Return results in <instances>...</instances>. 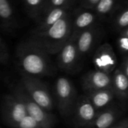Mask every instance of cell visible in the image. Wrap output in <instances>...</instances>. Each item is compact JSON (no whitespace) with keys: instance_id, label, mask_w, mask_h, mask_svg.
<instances>
[{"instance_id":"obj_1","label":"cell","mask_w":128,"mask_h":128,"mask_svg":"<svg viewBox=\"0 0 128 128\" xmlns=\"http://www.w3.org/2000/svg\"><path fill=\"white\" fill-rule=\"evenodd\" d=\"M16 62L21 75L39 78L51 76L56 71L50 55L28 38L18 44Z\"/></svg>"},{"instance_id":"obj_2","label":"cell","mask_w":128,"mask_h":128,"mask_svg":"<svg viewBox=\"0 0 128 128\" xmlns=\"http://www.w3.org/2000/svg\"><path fill=\"white\" fill-rule=\"evenodd\" d=\"M72 10L46 31L30 33L28 39L49 55H56L72 34Z\"/></svg>"},{"instance_id":"obj_3","label":"cell","mask_w":128,"mask_h":128,"mask_svg":"<svg viewBox=\"0 0 128 128\" xmlns=\"http://www.w3.org/2000/svg\"><path fill=\"white\" fill-rule=\"evenodd\" d=\"M54 93L61 116H71L78 97L76 89L71 81L63 76L58 78L54 86Z\"/></svg>"},{"instance_id":"obj_4","label":"cell","mask_w":128,"mask_h":128,"mask_svg":"<svg viewBox=\"0 0 128 128\" xmlns=\"http://www.w3.org/2000/svg\"><path fill=\"white\" fill-rule=\"evenodd\" d=\"M20 85L38 105L46 111L52 110L53 100L46 83L39 78L21 75Z\"/></svg>"},{"instance_id":"obj_5","label":"cell","mask_w":128,"mask_h":128,"mask_svg":"<svg viewBox=\"0 0 128 128\" xmlns=\"http://www.w3.org/2000/svg\"><path fill=\"white\" fill-rule=\"evenodd\" d=\"M13 93L15 94L23 103L27 116L32 118L44 128H52L56 122V118L50 112L46 111L38 105L26 93L22 86H16Z\"/></svg>"},{"instance_id":"obj_6","label":"cell","mask_w":128,"mask_h":128,"mask_svg":"<svg viewBox=\"0 0 128 128\" xmlns=\"http://www.w3.org/2000/svg\"><path fill=\"white\" fill-rule=\"evenodd\" d=\"M104 36L102 26L95 22L76 36V45L80 59L88 56L100 43Z\"/></svg>"},{"instance_id":"obj_7","label":"cell","mask_w":128,"mask_h":128,"mask_svg":"<svg viewBox=\"0 0 128 128\" xmlns=\"http://www.w3.org/2000/svg\"><path fill=\"white\" fill-rule=\"evenodd\" d=\"M26 116L23 103L15 94L12 93L4 97L2 102V117L6 124L15 128Z\"/></svg>"},{"instance_id":"obj_8","label":"cell","mask_w":128,"mask_h":128,"mask_svg":"<svg viewBox=\"0 0 128 128\" xmlns=\"http://www.w3.org/2000/svg\"><path fill=\"white\" fill-rule=\"evenodd\" d=\"M57 55V67L61 70L74 74L80 69L81 59L77 52L75 35L71 34L70 38Z\"/></svg>"},{"instance_id":"obj_9","label":"cell","mask_w":128,"mask_h":128,"mask_svg":"<svg viewBox=\"0 0 128 128\" xmlns=\"http://www.w3.org/2000/svg\"><path fill=\"white\" fill-rule=\"evenodd\" d=\"M92 61L94 70L109 74H112L117 68V56L112 46L109 43L100 44L95 49Z\"/></svg>"},{"instance_id":"obj_10","label":"cell","mask_w":128,"mask_h":128,"mask_svg":"<svg viewBox=\"0 0 128 128\" xmlns=\"http://www.w3.org/2000/svg\"><path fill=\"white\" fill-rule=\"evenodd\" d=\"M98 111L85 94L77 97L72 115L73 121L76 127L86 128L94 119Z\"/></svg>"},{"instance_id":"obj_11","label":"cell","mask_w":128,"mask_h":128,"mask_svg":"<svg viewBox=\"0 0 128 128\" xmlns=\"http://www.w3.org/2000/svg\"><path fill=\"white\" fill-rule=\"evenodd\" d=\"M112 74L100 70H90L86 74L82 80V89L86 93L98 90L111 88Z\"/></svg>"},{"instance_id":"obj_12","label":"cell","mask_w":128,"mask_h":128,"mask_svg":"<svg viewBox=\"0 0 128 128\" xmlns=\"http://www.w3.org/2000/svg\"><path fill=\"white\" fill-rule=\"evenodd\" d=\"M72 34L76 36L84 29L90 27L98 19L93 10L81 7L72 10Z\"/></svg>"},{"instance_id":"obj_13","label":"cell","mask_w":128,"mask_h":128,"mask_svg":"<svg viewBox=\"0 0 128 128\" xmlns=\"http://www.w3.org/2000/svg\"><path fill=\"white\" fill-rule=\"evenodd\" d=\"M16 11L11 0H0V28L12 32L18 27Z\"/></svg>"},{"instance_id":"obj_14","label":"cell","mask_w":128,"mask_h":128,"mask_svg":"<svg viewBox=\"0 0 128 128\" xmlns=\"http://www.w3.org/2000/svg\"><path fill=\"white\" fill-rule=\"evenodd\" d=\"M121 116L120 110L115 106H109L97 114L92 123L86 128H110L118 122Z\"/></svg>"},{"instance_id":"obj_15","label":"cell","mask_w":128,"mask_h":128,"mask_svg":"<svg viewBox=\"0 0 128 128\" xmlns=\"http://www.w3.org/2000/svg\"><path fill=\"white\" fill-rule=\"evenodd\" d=\"M73 9L74 8H59L52 9L49 12L44 14L35 21L36 26L30 33H40L46 31Z\"/></svg>"},{"instance_id":"obj_16","label":"cell","mask_w":128,"mask_h":128,"mask_svg":"<svg viewBox=\"0 0 128 128\" xmlns=\"http://www.w3.org/2000/svg\"><path fill=\"white\" fill-rule=\"evenodd\" d=\"M84 94L98 111L109 106L115 98V94L111 88L91 92Z\"/></svg>"},{"instance_id":"obj_17","label":"cell","mask_w":128,"mask_h":128,"mask_svg":"<svg viewBox=\"0 0 128 128\" xmlns=\"http://www.w3.org/2000/svg\"><path fill=\"white\" fill-rule=\"evenodd\" d=\"M111 27L114 32L119 33L128 29V0L123 2L110 16Z\"/></svg>"},{"instance_id":"obj_18","label":"cell","mask_w":128,"mask_h":128,"mask_svg":"<svg viewBox=\"0 0 128 128\" xmlns=\"http://www.w3.org/2000/svg\"><path fill=\"white\" fill-rule=\"evenodd\" d=\"M115 97L122 100H126L128 96V76L124 75L118 68L112 74V85Z\"/></svg>"},{"instance_id":"obj_19","label":"cell","mask_w":128,"mask_h":128,"mask_svg":"<svg viewBox=\"0 0 128 128\" xmlns=\"http://www.w3.org/2000/svg\"><path fill=\"white\" fill-rule=\"evenodd\" d=\"M127 0H100L93 10L98 19H105L109 16Z\"/></svg>"},{"instance_id":"obj_20","label":"cell","mask_w":128,"mask_h":128,"mask_svg":"<svg viewBox=\"0 0 128 128\" xmlns=\"http://www.w3.org/2000/svg\"><path fill=\"white\" fill-rule=\"evenodd\" d=\"M27 14L36 21L43 14L46 0H22Z\"/></svg>"},{"instance_id":"obj_21","label":"cell","mask_w":128,"mask_h":128,"mask_svg":"<svg viewBox=\"0 0 128 128\" xmlns=\"http://www.w3.org/2000/svg\"><path fill=\"white\" fill-rule=\"evenodd\" d=\"M76 1L77 0H46L45 7L42 15L55 8H74V6Z\"/></svg>"},{"instance_id":"obj_22","label":"cell","mask_w":128,"mask_h":128,"mask_svg":"<svg viewBox=\"0 0 128 128\" xmlns=\"http://www.w3.org/2000/svg\"><path fill=\"white\" fill-rule=\"evenodd\" d=\"M117 47L121 55H128V29L118 33Z\"/></svg>"},{"instance_id":"obj_23","label":"cell","mask_w":128,"mask_h":128,"mask_svg":"<svg viewBox=\"0 0 128 128\" xmlns=\"http://www.w3.org/2000/svg\"><path fill=\"white\" fill-rule=\"evenodd\" d=\"M15 128H44L28 116L24 117Z\"/></svg>"},{"instance_id":"obj_24","label":"cell","mask_w":128,"mask_h":128,"mask_svg":"<svg viewBox=\"0 0 128 128\" xmlns=\"http://www.w3.org/2000/svg\"><path fill=\"white\" fill-rule=\"evenodd\" d=\"M10 59V53L5 42L0 37V64H6Z\"/></svg>"},{"instance_id":"obj_25","label":"cell","mask_w":128,"mask_h":128,"mask_svg":"<svg viewBox=\"0 0 128 128\" xmlns=\"http://www.w3.org/2000/svg\"><path fill=\"white\" fill-rule=\"evenodd\" d=\"M80 3V6L82 8L93 10L100 0H77Z\"/></svg>"},{"instance_id":"obj_26","label":"cell","mask_w":128,"mask_h":128,"mask_svg":"<svg viewBox=\"0 0 128 128\" xmlns=\"http://www.w3.org/2000/svg\"><path fill=\"white\" fill-rule=\"evenodd\" d=\"M124 75L128 76V55L123 56L122 61L119 67L118 68Z\"/></svg>"},{"instance_id":"obj_27","label":"cell","mask_w":128,"mask_h":128,"mask_svg":"<svg viewBox=\"0 0 128 128\" xmlns=\"http://www.w3.org/2000/svg\"><path fill=\"white\" fill-rule=\"evenodd\" d=\"M110 128H128V118H125L119 122H117L116 124H114Z\"/></svg>"},{"instance_id":"obj_28","label":"cell","mask_w":128,"mask_h":128,"mask_svg":"<svg viewBox=\"0 0 128 128\" xmlns=\"http://www.w3.org/2000/svg\"></svg>"}]
</instances>
